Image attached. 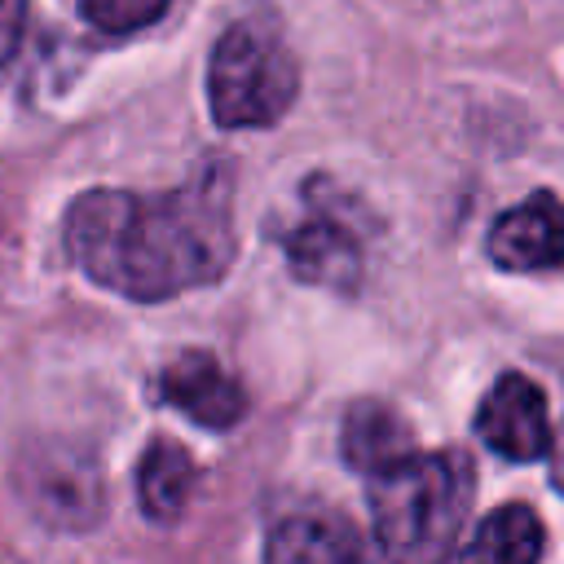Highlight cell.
Instances as JSON below:
<instances>
[{"instance_id":"obj_1","label":"cell","mask_w":564,"mask_h":564,"mask_svg":"<svg viewBox=\"0 0 564 564\" xmlns=\"http://www.w3.org/2000/svg\"><path fill=\"white\" fill-rule=\"evenodd\" d=\"M229 203L225 167H203L189 185L163 194L88 189L66 212V247L97 286L154 304L207 286L234 264Z\"/></svg>"},{"instance_id":"obj_2","label":"cell","mask_w":564,"mask_h":564,"mask_svg":"<svg viewBox=\"0 0 564 564\" xmlns=\"http://www.w3.org/2000/svg\"><path fill=\"white\" fill-rule=\"evenodd\" d=\"M476 494V471L463 449L410 454L370 476V520L388 564H445L458 546Z\"/></svg>"},{"instance_id":"obj_3","label":"cell","mask_w":564,"mask_h":564,"mask_svg":"<svg viewBox=\"0 0 564 564\" xmlns=\"http://www.w3.org/2000/svg\"><path fill=\"white\" fill-rule=\"evenodd\" d=\"M300 93V62L278 31L234 22L207 62V101L220 128H269Z\"/></svg>"},{"instance_id":"obj_4","label":"cell","mask_w":564,"mask_h":564,"mask_svg":"<svg viewBox=\"0 0 564 564\" xmlns=\"http://www.w3.org/2000/svg\"><path fill=\"white\" fill-rule=\"evenodd\" d=\"M13 489L40 524L62 533H84L106 516L101 467L70 441H31L13 463Z\"/></svg>"},{"instance_id":"obj_5","label":"cell","mask_w":564,"mask_h":564,"mask_svg":"<svg viewBox=\"0 0 564 564\" xmlns=\"http://www.w3.org/2000/svg\"><path fill=\"white\" fill-rule=\"evenodd\" d=\"M476 432L494 454H502L511 463H533L555 445L542 388L529 375H516V370L502 375L485 392V401L476 410Z\"/></svg>"},{"instance_id":"obj_6","label":"cell","mask_w":564,"mask_h":564,"mask_svg":"<svg viewBox=\"0 0 564 564\" xmlns=\"http://www.w3.org/2000/svg\"><path fill=\"white\" fill-rule=\"evenodd\" d=\"M489 260L507 273L564 269V198L538 189L489 225Z\"/></svg>"},{"instance_id":"obj_7","label":"cell","mask_w":564,"mask_h":564,"mask_svg":"<svg viewBox=\"0 0 564 564\" xmlns=\"http://www.w3.org/2000/svg\"><path fill=\"white\" fill-rule=\"evenodd\" d=\"M163 401L176 405L185 419L198 427L225 432L247 414V392L242 383L207 352V348H185L167 361L163 370Z\"/></svg>"},{"instance_id":"obj_8","label":"cell","mask_w":564,"mask_h":564,"mask_svg":"<svg viewBox=\"0 0 564 564\" xmlns=\"http://www.w3.org/2000/svg\"><path fill=\"white\" fill-rule=\"evenodd\" d=\"M286 247V264L295 278L313 282V286H357L361 278V247L352 238V229L330 216V212H313L308 220H300L295 229H286L282 238Z\"/></svg>"},{"instance_id":"obj_9","label":"cell","mask_w":564,"mask_h":564,"mask_svg":"<svg viewBox=\"0 0 564 564\" xmlns=\"http://www.w3.org/2000/svg\"><path fill=\"white\" fill-rule=\"evenodd\" d=\"M264 564H370V555L339 511H295L273 524Z\"/></svg>"},{"instance_id":"obj_10","label":"cell","mask_w":564,"mask_h":564,"mask_svg":"<svg viewBox=\"0 0 564 564\" xmlns=\"http://www.w3.org/2000/svg\"><path fill=\"white\" fill-rule=\"evenodd\" d=\"M339 449H344V463L361 476H379L397 463H405L414 449V432L410 423L383 405V401H357L348 405L344 414V432H339Z\"/></svg>"},{"instance_id":"obj_11","label":"cell","mask_w":564,"mask_h":564,"mask_svg":"<svg viewBox=\"0 0 564 564\" xmlns=\"http://www.w3.org/2000/svg\"><path fill=\"white\" fill-rule=\"evenodd\" d=\"M194 480H198V467L189 449L167 436H154L137 463V502L154 524H172L189 507Z\"/></svg>"},{"instance_id":"obj_12","label":"cell","mask_w":564,"mask_h":564,"mask_svg":"<svg viewBox=\"0 0 564 564\" xmlns=\"http://www.w3.org/2000/svg\"><path fill=\"white\" fill-rule=\"evenodd\" d=\"M546 546V529L529 502H502L463 546L458 564H538Z\"/></svg>"},{"instance_id":"obj_13","label":"cell","mask_w":564,"mask_h":564,"mask_svg":"<svg viewBox=\"0 0 564 564\" xmlns=\"http://www.w3.org/2000/svg\"><path fill=\"white\" fill-rule=\"evenodd\" d=\"M172 0H79V13L106 31V35H128L141 26H154L167 13Z\"/></svg>"},{"instance_id":"obj_14","label":"cell","mask_w":564,"mask_h":564,"mask_svg":"<svg viewBox=\"0 0 564 564\" xmlns=\"http://www.w3.org/2000/svg\"><path fill=\"white\" fill-rule=\"evenodd\" d=\"M26 26V0H0V66L18 53Z\"/></svg>"},{"instance_id":"obj_15","label":"cell","mask_w":564,"mask_h":564,"mask_svg":"<svg viewBox=\"0 0 564 564\" xmlns=\"http://www.w3.org/2000/svg\"><path fill=\"white\" fill-rule=\"evenodd\" d=\"M551 471H555V485L564 494V427H560V441L551 445Z\"/></svg>"}]
</instances>
